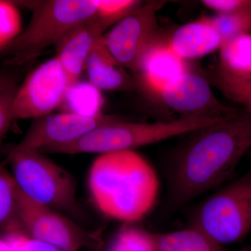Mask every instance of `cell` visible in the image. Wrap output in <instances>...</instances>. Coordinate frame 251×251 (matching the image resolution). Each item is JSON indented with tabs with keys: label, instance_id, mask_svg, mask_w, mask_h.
<instances>
[{
	"label": "cell",
	"instance_id": "9",
	"mask_svg": "<svg viewBox=\"0 0 251 251\" xmlns=\"http://www.w3.org/2000/svg\"><path fill=\"white\" fill-rule=\"evenodd\" d=\"M117 117L100 112L84 115L73 112L54 114L35 119L15 150L43 152L49 149L73 143Z\"/></svg>",
	"mask_w": 251,
	"mask_h": 251
},
{
	"label": "cell",
	"instance_id": "16",
	"mask_svg": "<svg viewBox=\"0 0 251 251\" xmlns=\"http://www.w3.org/2000/svg\"><path fill=\"white\" fill-rule=\"evenodd\" d=\"M156 251H226L224 246L194 226L154 233Z\"/></svg>",
	"mask_w": 251,
	"mask_h": 251
},
{
	"label": "cell",
	"instance_id": "31",
	"mask_svg": "<svg viewBox=\"0 0 251 251\" xmlns=\"http://www.w3.org/2000/svg\"><path fill=\"white\" fill-rule=\"evenodd\" d=\"M250 168H251V166H250Z\"/></svg>",
	"mask_w": 251,
	"mask_h": 251
},
{
	"label": "cell",
	"instance_id": "5",
	"mask_svg": "<svg viewBox=\"0 0 251 251\" xmlns=\"http://www.w3.org/2000/svg\"><path fill=\"white\" fill-rule=\"evenodd\" d=\"M190 226L223 246L247 237L251 232V168L200 203L193 211Z\"/></svg>",
	"mask_w": 251,
	"mask_h": 251
},
{
	"label": "cell",
	"instance_id": "11",
	"mask_svg": "<svg viewBox=\"0 0 251 251\" xmlns=\"http://www.w3.org/2000/svg\"><path fill=\"white\" fill-rule=\"evenodd\" d=\"M155 97L181 117H223L237 112L220 103L204 75L191 71L167 84Z\"/></svg>",
	"mask_w": 251,
	"mask_h": 251
},
{
	"label": "cell",
	"instance_id": "15",
	"mask_svg": "<svg viewBox=\"0 0 251 251\" xmlns=\"http://www.w3.org/2000/svg\"><path fill=\"white\" fill-rule=\"evenodd\" d=\"M85 70L91 85L99 90L128 91L137 86L135 79L110 53L103 36L97 41L89 54Z\"/></svg>",
	"mask_w": 251,
	"mask_h": 251
},
{
	"label": "cell",
	"instance_id": "4",
	"mask_svg": "<svg viewBox=\"0 0 251 251\" xmlns=\"http://www.w3.org/2000/svg\"><path fill=\"white\" fill-rule=\"evenodd\" d=\"M33 10L27 27L0 49L11 56V64H21L44 50L55 46L74 27L97 14L98 0L15 1Z\"/></svg>",
	"mask_w": 251,
	"mask_h": 251
},
{
	"label": "cell",
	"instance_id": "26",
	"mask_svg": "<svg viewBox=\"0 0 251 251\" xmlns=\"http://www.w3.org/2000/svg\"><path fill=\"white\" fill-rule=\"evenodd\" d=\"M201 2L217 14H226L247 7L251 0H202Z\"/></svg>",
	"mask_w": 251,
	"mask_h": 251
},
{
	"label": "cell",
	"instance_id": "28",
	"mask_svg": "<svg viewBox=\"0 0 251 251\" xmlns=\"http://www.w3.org/2000/svg\"><path fill=\"white\" fill-rule=\"evenodd\" d=\"M0 251H13L9 243L1 236L0 237Z\"/></svg>",
	"mask_w": 251,
	"mask_h": 251
},
{
	"label": "cell",
	"instance_id": "12",
	"mask_svg": "<svg viewBox=\"0 0 251 251\" xmlns=\"http://www.w3.org/2000/svg\"><path fill=\"white\" fill-rule=\"evenodd\" d=\"M113 25L97 14L72 29L55 46V57L67 74L71 87L75 85L85 70L86 61L104 31Z\"/></svg>",
	"mask_w": 251,
	"mask_h": 251
},
{
	"label": "cell",
	"instance_id": "24",
	"mask_svg": "<svg viewBox=\"0 0 251 251\" xmlns=\"http://www.w3.org/2000/svg\"><path fill=\"white\" fill-rule=\"evenodd\" d=\"M142 4L135 0H98L97 14L116 24Z\"/></svg>",
	"mask_w": 251,
	"mask_h": 251
},
{
	"label": "cell",
	"instance_id": "25",
	"mask_svg": "<svg viewBox=\"0 0 251 251\" xmlns=\"http://www.w3.org/2000/svg\"><path fill=\"white\" fill-rule=\"evenodd\" d=\"M18 88V83H15L0 94V145L14 121L12 105Z\"/></svg>",
	"mask_w": 251,
	"mask_h": 251
},
{
	"label": "cell",
	"instance_id": "18",
	"mask_svg": "<svg viewBox=\"0 0 251 251\" xmlns=\"http://www.w3.org/2000/svg\"><path fill=\"white\" fill-rule=\"evenodd\" d=\"M17 190L13 175L0 165V228L4 232L22 228L16 206Z\"/></svg>",
	"mask_w": 251,
	"mask_h": 251
},
{
	"label": "cell",
	"instance_id": "19",
	"mask_svg": "<svg viewBox=\"0 0 251 251\" xmlns=\"http://www.w3.org/2000/svg\"><path fill=\"white\" fill-rule=\"evenodd\" d=\"M153 234L134 224H124L104 251H156Z\"/></svg>",
	"mask_w": 251,
	"mask_h": 251
},
{
	"label": "cell",
	"instance_id": "6",
	"mask_svg": "<svg viewBox=\"0 0 251 251\" xmlns=\"http://www.w3.org/2000/svg\"><path fill=\"white\" fill-rule=\"evenodd\" d=\"M7 161L18 188L31 201L52 209L72 211L75 206L74 178L44 155L29 150H14Z\"/></svg>",
	"mask_w": 251,
	"mask_h": 251
},
{
	"label": "cell",
	"instance_id": "8",
	"mask_svg": "<svg viewBox=\"0 0 251 251\" xmlns=\"http://www.w3.org/2000/svg\"><path fill=\"white\" fill-rule=\"evenodd\" d=\"M67 74L54 57L34 69L18 87L12 105L13 120L50 115L64 102L70 88Z\"/></svg>",
	"mask_w": 251,
	"mask_h": 251
},
{
	"label": "cell",
	"instance_id": "1",
	"mask_svg": "<svg viewBox=\"0 0 251 251\" xmlns=\"http://www.w3.org/2000/svg\"><path fill=\"white\" fill-rule=\"evenodd\" d=\"M195 133L170 166L167 204L171 209L186 205L229 179L251 148V114L234 112Z\"/></svg>",
	"mask_w": 251,
	"mask_h": 251
},
{
	"label": "cell",
	"instance_id": "7",
	"mask_svg": "<svg viewBox=\"0 0 251 251\" xmlns=\"http://www.w3.org/2000/svg\"><path fill=\"white\" fill-rule=\"evenodd\" d=\"M165 1L143 3L117 22L103 39L119 64L135 73L144 55L158 39L157 12Z\"/></svg>",
	"mask_w": 251,
	"mask_h": 251
},
{
	"label": "cell",
	"instance_id": "17",
	"mask_svg": "<svg viewBox=\"0 0 251 251\" xmlns=\"http://www.w3.org/2000/svg\"><path fill=\"white\" fill-rule=\"evenodd\" d=\"M217 69L229 76L251 81V34L239 36L221 46Z\"/></svg>",
	"mask_w": 251,
	"mask_h": 251
},
{
	"label": "cell",
	"instance_id": "10",
	"mask_svg": "<svg viewBox=\"0 0 251 251\" xmlns=\"http://www.w3.org/2000/svg\"><path fill=\"white\" fill-rule=\"evenodd\" d=\"M16 206L22 228L31 237L62 251H78L85 245L82 229L52 208L31 201L18 188Z\"/></svg>",
	"mask_w": 251,
	"mask_h": 251
},
{
	"label": "cell",
	"instance_id": "14",
	"mask_svg": "<svg viewBox=\"0 0 251 251\" xmlns=\"http://www.w3.org/2000/svg\"><path fill=\"white\" fill-rule=\"evenodd\" d=\"M168 43L173 52L185 61L200 58L220 50L223 46L219 31L209 18L181 26Z\"/></svg>",
	"mask_w": 251,
	"mask_h": 251
},
{
	"label": "cell",
	"instance_id": "29",
	"mask_svg": "<svg viewBox=\"0 0 251 251\" xmlns=\"http://www.w3.org/2000/svg\"><path fill=\"white\" fill-rule=\"evenodd\" d=\"M239 251H251V244L249 245L245 246V247H242Z\"/></svg>",
	"mask_w": 251,
	"mask_h": 251
},
{
	"label": "cell",
	"instance_id": "27",
	"mask_svg": "<svg viewBox=\"0 0 251 251\" xmlns=\"http://www.w3.org/2000/svg\"><path fill=\"white\" fill-rule=\"evenodd\" d=\"M15 83H18V75L14 71L0 70V94Z\"/></svg>",
	"mask_w": 251,
	"mask_h": 251
},
{
	"label": "cell",
	"instance_id": "22",
	"mask_svg": "<svg viewBox=\"0 0 251 251\" xmlns=\"http://www.w3.org/2000/svg\"><path fill=\"white\" fill-rule=\"evenodd\" d=\"M21 20L13 1H0V49L20 34Z\"/></svg>",
	"mask_w": 251,
	"mask_h": 251
},
{
	"label": "cell",
	"instance_id": "30",
	"mask_svg": "<svg viewBox=\"0 0 251 251\" xmlns=\"http://www.w3.org/2000/svg\"><path fill=\"white\" fill-rule=\"evenodd\" d=\"M81 98H83V97H82V93H81ZM85 99H80V100H85Z\"/></svg>",
	"mask_w": 251,
	"mask_h": 251
},
{
	"label": "cell",
	"instance_id": "13",
	"mask_svg": "<svg viewBox=\"0 0 251 251\" xmlns=\"http://www.w3.org/2000/svg\"><path fill=\"white\" fill-rule=\"evenodd\" d=\"M186 61L180 58L161 37L144 55L135 73L137 86L147 93L156 96L167 84L188 72Z\"/></svg>",
	"mask_w": 251,
	"mask_h": 251
},
{
	"label": "cell",
	"instance_id": "21",
	"mask_svg": "<svg viewBox=\"0 0 251 251\" xmlns=\"http://www.w3.org/2000/svg\"><path fill=\"white\" fill-rule=\"evenodd\" d=\"M205 77L227 98L244 105L247 112L251 114V81L229 76L218 69Z\"/></svg>",
	"mask_w": 251,
	"mask_h": 251
},
{
	"label": "cell",
	"instance_id": "23",
	"mask_svg": "<svg viewBox=\"0 0 251 251\" xmlns=\"http://www.w3.org/2000/svg\"><path fill=\"white\" fill-rule=\"evenodd\" d=\"M2 237L9 243L13 251H62L50 244L31 237L23 229L7 231Z\"/></svg>",
	"mask_w": 251,
	"mask_h": 251
},
{
	"label": "cell",
	"instance_id": "2",
	"mask_svg": "<svg viewBox=\"0 0 251 251\" xmlns=\"http://www.w3.org/2000/svg\"><path fill=\"white\" fill-rule=\"evenodd\" d=\"M87 183L97 209L124 224L148 215L159 193L156 171L134 150L99 155L90 167Z\"/></svg>",
	"mask_w": 251,
	"mask_h": 251
},
{
	"label": "cell",
	"instance_id": "20",
	"mask_svg": "<svg viewBox=\"0 0 251 251\" xmlns=\"http://www.w3.org/2000/svg\"><path fill=\"white\" fill-rule=\"evenodd\" d=\"M209 18L219 31L223 45L239 36L251 34V4L234 12Z\"/></svg>",
	"mask_w": 251,
	"mask_h": 251
},
{
	"label": "cell",
	"instance_id": "3",
	"mask_svg": "<svg viewBox=\"0 0 251 251\" xmlns=\"http://www.w3.org/2000/svg\"><path fill=\"white\" fill-rule=\"evenodd\" d=\"M226 117H181L171 121L153 123H136L118 119L95 128L74 143L49 149L43 153L102 154L134 150L140 147L193 133L215 125Z\"/></svg>",
	"mask_w": 251,
	"mask_h": 251
}]
</instances>
